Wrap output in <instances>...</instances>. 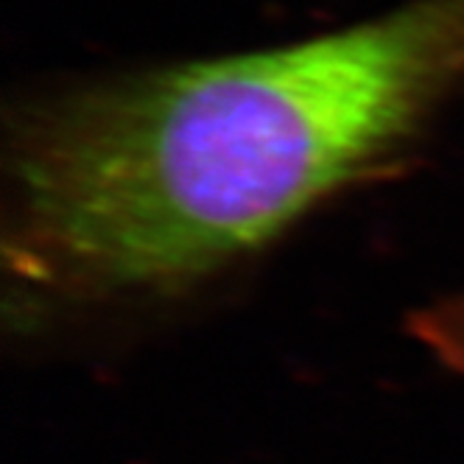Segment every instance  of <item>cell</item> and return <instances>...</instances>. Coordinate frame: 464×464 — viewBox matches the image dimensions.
<instances>
[{"label": "cell", "instance_id": "1", "mask_svg": "<svg viewBox=\"0 0 464 464\" xmlns=\"http://www.w3.org/2000/svg\"><path fill=\"white\" fill-rule=\"evenodd\" d=\"M461 87L464 0H409L31 98L6 154L14 316L205 283L401 154Z\"/></svg>", "mask_w": 464, "mask_h": 464}, {"label": "cell", "instance_id": "2", "mask_svg": "<svg viewBox=\"0 0 464 464\" xmlns=\"http://www.w3.org/2000/svg\"><path fill=\"white\" fill-rule=\"evenodd\" d=\"M411 334L442 367L464 375V288L440 296L414 314Z\"/></svg>", "mask_w": 464, "mask_h": 464}]
</instances>
